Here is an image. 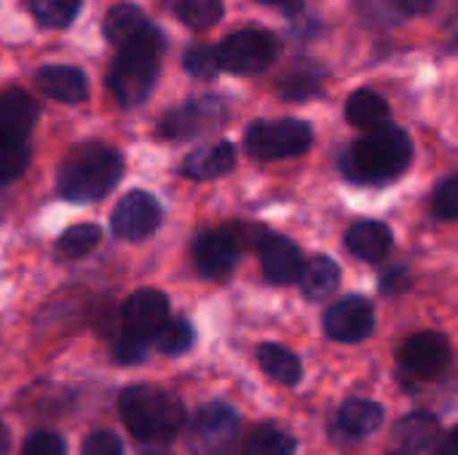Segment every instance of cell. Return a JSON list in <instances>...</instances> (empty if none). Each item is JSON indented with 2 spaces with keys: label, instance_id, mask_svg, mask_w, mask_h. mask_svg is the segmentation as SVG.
Here are the masks:
<instances>
[{
  "label": "cell",
  "instance_id": "obj_1",
  "mask_svg": "<svg viewBox=\"0 0 458 455\" xmlns=\"http://www.w3.org/2000/svg\"><path fill=\"white\" fill-rule=\"evenodd\" d=\"M123 174V158L115 147L102 142H83L67 153L56 172L59 196L72 204H91L105 198Z\"/></svg>",
  "mask_w": 458,
  "mask_h": 455
},
{
  "label": "cell",
  "instance_id": "obj_2",
  "mask_svg": "<svg viewBox=\"0 0 458 455\" xmlns=\"http://www.w3.org/2000/svg\"><path fill=\"white\" fill-rule=\"evenodd\" d=\"M164 54V32L156 24H145L129 43L118 48V56L107 72V86L121 107L142 105L158 78Z\"/></svg>",
  "mask_w": 458,
  "mask_h": 455
},
{
  "label": "cell",
  "instance_id": "obj_3",
  "mask_svg": "<svg viewBox=\"0 0 458 455\" xmlns=\"http://www.w3.org/2000/svg\"><path fill=\"white\" fill-rule=\"evenodd\" d=\"M413 161V142L400 126H381L357 139L341 158V169L352 182L381 185L400 177Z\"/></svg>",
  "mask_w": 458,
  "mask_h": 455
},
{
  "label": "cell",
  "instance_id": "obj_4",
  "mask_svg": "<svg viewBox=\"0 0 458 455\" xmlns=\"http://www.w3.org/2000/svg\"><path fill=\"white\" fill-rule=\"evenodd\" d=\"M121 418L134 440L148 445L172 442L182 424L185 408L180 397L156 386H129L121 394Z\"/></svg>",
  "mask_w": 458,
  "mask_h": 455
},
{
  "label": "cell",
  "instance_id": "obj_5",
  "mask_svg": "<svg viewBox=\"0 0 458 455\" xmlns=\"http://www.w3.org/2000/svg\"><path fill=\"white\" fill-rule=\"evenodd\" d=\"M314 142V131L301 118L258 121L244 134V150L258 161H282L303 156Z\"/></svg>",
  "mask_w": 458,
  "mask_h": 455
},
{
  "label": "cell",
  "instance_id": "obj_6",
  "mask_svg": "<svg viewBox=\"0 0 458 455\" xmlns=\"http://www.w3.org/2000/svg\"><path fill=\"white\" fill-rule=\"evenodd\" d=\"M215 56H217L220 70H228L236 75H255V72L268 70L276 62L279 40L268 29L247 27L223 38L220 46L215 48Z\"/></svg>",
  "mask_w": 458,
  "mask_h": 455
},
{
  "label": "cell",
  "instance_id": "obj_7",
  "mask_svg": "<svg viewBox=\"0 0 458 455\" xmlns=\"http://www.w3.org/2000/svg\"><path fill=\"white\" fill-rule=\"evenodd\" d=\"M239 434H242L239 413L225 402H209L199 410L193 421L191 442L204 455H225L239 442Z\"/></svg>",
  "mask_w": 458,
  "mask_h": 455
},
{
  "label": "cell",
  "instance_id": "obj_8",
  "mask_svg": "<svg viewBox=\"0 0 458 455\" xmlns=\"http://www.w3.org/2000/svg\"><path fill=\"white\" fill-rule=\"evenodd\" d=\"M403 370L416 381H435L451 365V343L443 333H419L411 335L400 349Z\"/></svg>",
  "mask_w": 458,
  "mask_h": 455
},
{
  "label": "cell",
  "instance_id": "obj_9",
  "mask_svg": "<svg viewBox=\"0 0 458 455\" xmlns=\"http://www.w3.org/2000/svg\"><path fill=\"white\" fill-rule=\"evenodd\" d=\"M161 225V204L148 190H131L126 193L110 217V228L123 241H142L153 236Z\"/></svg>",
  "mask_w": 458,
  "mask_h": 455
},
{
  "label": "cell",
  "instance_id": "obj_10",
  "mask_svg": "<svg viewBox=\"0 0 458 455\" xmlns=\"http://www.w3.org/2000/svg\"><path fill=\"white\" fill-rule=\"evenodd\" d=\"M376 330V308L362 295H346L325 314V333L338 343H360Z\"/></svg>",
  "mask_w": 458,
  "mask_h": 455
},
{
  "label": "cell",
  "instance_id": "obj_11",
  "mask_svg": "<svg viewBox=\"0 0 458 455\" xmlns=\"http://www.w3.org/2000/svg\"><path fill=\"white\" fill-rule=\"evenodd\" d=\"M239 255H242V247L236 244L228 228L201 233L193 247L199 274L215 282H223L233 274V268L239 265Z\"/></svg>",
  "mask_w": 458,
  "mask_h": 455
},
{
  "label": "cell",
  "instance_id": "obj_12",
  "mask_svg": "<svg viewBox=\"0 0 458 455\" xmlns=\"http://www.w3.org/2000/svg\"><path fill=\"white\" fill-rule=\"evenodd\" d=\"M220 115H223V102L217 97H201L185 102L182 107L169 110L158 121V134L166 139H191L199 137L207 126L217 123Z\"/></svg>",
  "mask_w": 458,
  "mask_h": 455
},
{
  "label": "cell",
  "instance_id": "obj_13",
  "mask_svg": "<svg viewBox=\"0 0 458 455\" xmlns=\"http://www.w3.org/2000/svg\"><path fill=\"white\" fill-rule=\"evenodd\" d=\"M169 316V300L158 290H137L123 303V327L126 335L137 341H150L156 333L166 324Z\"/></svg>",
  "mask_w": 458,
  "mask_h": 455
},
{
  "label": "cell",
  "instance_id": "obj_14",
  "mask_svg": "<svg viewBox=\"0 0 458 455\" xmlns=\"http://www.w3.org/2000/svg\"><path fill=\"white\" fill-rule=\"evenodd\" d=\"M437 440H440V418L419 410L397 421L389 442V455H429Z\"/></svg>",
  "mask_w": 458,
  "mask_h": 455
},
{
  "label": "cell",
  "instance_id": "obj_15",
  "mask_svg": "<svg viewBox=\"0 0 458 455\" xmlns=\"http://www.w3.org/2000/svg\"><path fill=\"white\" fill-rule=\"evenodd\" d=\"M38 113V102L24 88L0 91V142H27Z\"/></svg>",
  "mask_w": 458,
  "mask_h": 455
},
{
  "label": "cell",
  "instance_id": "obj_16",
  "mask_svg": "<svg viewBox=\"0 0 458 455\" xmlns=\"http://www.w3.org/2000/svg\"><path fill=\"white\" fill-rule=\"evenodd\" d=\"M260 268L271 284H293L301 276L303 257L301 249L287 236H266L260 241Z\"/></svg>",
  "mask_w": 458,
  "mask_h": 455
},
{
  "label": "cell",
  "instance_id": "obj_17",
  "mask_svg": "<svg viewBox=\"0 0 458 455\" xmlns=\"http://www.w3.org/2000/svg\"><path fill=\"white\" fill-rule=\"evenodd\" d=\"M38 88L64 105H78L89 97V80L78 67H67V64H48L43 70H38L35 75Z\"/></svg>",
  "mask_w": 458,
  "mask_h": 455
},
{
  "label": "cell",
  "instance_id": "obj_18",
  "mask_svg": "<svg viewBox=\"0 0 458 455\" xmlns=\"http://www.w3.org/2000/svg\"><path fill=\"white\" fill-rule=\"evenodd\" d=\"M233 166H236V147L223 139L193 150L182 161V174L191 180H217L233 172Z\"/></svg>",
  "mask_w": 458,
  "mask_h": 455
},
{
  "label": "cell",
  "instance_id": "obj_19",
  "mask_svg": "<svg viewBox=\"0 0 458 455\" xmlns=\"http://www.w3.org/2000/svg\"><path fill=\"white\" fill-rule=\"evenodd\" d=\"M346 249L360 260H381L392 249V231L384 223L362 220L346 231Z\"/></svg>",
  "mask_w": 458,
  "mask_h": 455
},
{
  "label": "cell",
  "instance_id": "obj_20",
  "mask_svg": "<svg viewBox=\"0 0 458 455\" xmlns=\"http://www.w3.org/2000/svg\"><path fill=\"white\" fill-rule=\"evenodd\" d=\"M301 292L311 300V303H322L327 300L341 282V268L333 257L327 255H314L303 268H301Z\"/></svg>",
  "mask_w": 458,
  "mask_h": 455
},
{
  "label": "cell",
  "instance_id": "obj_21",
  "mask_svg": "<svg viewBox=\"0 0 458 455\" xmlns=\"http://www.w3.org/2000/svg\"><path fill=\"white\" fill-rule=\"evenodd\" d=\"M346 121L357 129L376 131L389 121V102L373 88H360L346 99Z\"/></svg>",
  "mask_w": 458,
  "mask_h": 455
},
{
  "label": "cell",
  "instance_id": "obj_22",
  "mask_svg": "<svg viewBox=\"0 0 458 455\" xmlns=\"http://www.w3.org/2000/svg\"><path fill=\"white\" fill-rule=\"evenodd\" d=\"M384 424V408L370 400H349L338 410V426L346 437H368L378 432Z\"/></svg>",
  "mask_w": 458,
  "mask_h": 455
},
{
  "label": "cell",
  "instance_id": "obj_23",
  "mask_svg": "<svg viewBox=\"0 0 458 455\" xmlns=\"http://www.w3.org/2000/svg\"><path fill=\"white\" fill-rule=\"evenodd\" d=\"M258 362H260L263 373L271 381L282 383V386H298L301 378H303L301 359L293 351H287V349H282L276 343H263L258 349Z\"/></svg>",
  "mask_w": 458,
  "mask_h": 455
},
{
  "label": "cell",
  "instance_id": "obj_24",
  "mask_svg": "<svg viewBox=\"0 0 458 455\" xmlns=\"http://www.w3.org/2000/svg\"><path fill=\"white\" fill-rule=\"evenodd\" d=\"M145 24H148V19H145V13H142L137 5L121 3V5H113V8L107 11V16H105V21H102V32H105L107 43H113V46L121 48V46L129 43Z\"/></svg>",
  "mask_w": 458,
  "mask_h": 455
},
{
  "label": "cell",
  "instance_id": "obj_25",
  "mask_svg": "<svg viewBox=\"0 0 458 455\" xmlns=\"http://www.w3.org/2000/svg\"><path fill=\"white\" fill-rule=\"evenodd\" d=\"M295 453V437L279 426V424H263L258 426L247 440L242 455H293Z\"/></svg>",
  "mask_w": 458,
  "mask_h": 455
},
{
  "label": "cell",
  "instance_id": "obj_26",
  "mask_svg": "<svg viewBox=\"0 0 458 455\" xmlns=\"http://www.w3.org/2000/svg\"><path fill=\"white\" fill-rule=\"evenodd\" d=\"M99 236H102V233H99V228H97V225H91V223H81V225L67 228V231L59 236L56 249H59V255H62V257H67V260H81V257H86L89 252H94V249H97Z\"/></svg>",
  "mask_w": 458,
  "mask_h": 455
},
{
  "label": "cell",
  "instance_id": "obj_27",
  "mask_svg": "<svg viewBox=\"0 0 458 455\" xmlns=\"http://www.w3.org/2000/svg\"><path fill=\"white\" fill-rule=\"evenodd\" d=\"M177 19L188 24L191 29H209L217 24L225 13L223 0H180L177 3Z\"/></svg>",
  "mask_w": 458,
  "mask_h": 455
},
{
  "label": "cell",
  "instance_id": "obj_28",
  "mask_svg": "<svg viewBox=\"0 0 458 455\" xmlns=\"http://www.w3.org/2000/svg\"><path fill=\"white\" fill-rule=\"evenodd\" d=\"M196 343V330L191 327L188 319H174L166 322L158 333H156V346L161 354L166 357H180L185 351H191Z\"/></svg>",
  "mask_w": 458,
  "mask_h": 455
},
{
  "label": "cell",
  "instance_id": "obj_29",
  "mask_svg": "<svg viewBox=\"0 0 458 455\" xmlns=\"http://www.w3.org/2000/svg\"><path fill=\"white\" fill-rule=\"evenodd\" d=\"M30 8L35 19L46 27H70L72 19L78 16L81 0H30Z\"/></svg>",
  "mask_w": 458,
  "mask_h": 455
},
{
  "label": "cell",
  "instance_id": "obj_30",
  "mask_svg": "<svg viewBox=\"0 0 458 455\" xmlns=\"http://www.w3.org/2000/svg\"><path fill=\"white\" fill-rule=\"evenodd\" d=\"M30 156L27 142H0V185L21 177L30 166Z\"/></svg>",
  "mask_w": 458,
  "mask_h": 455
},
{
  "label": "cell",
  "instance_id": "obj_31",
  "mask_svg": "<svg viewBox=\"0 0 458 455\" xmlns=\"http://www.w3.org/2000/svg\"><path fill=\"white\" fill-rule=\"evenodd\" d=\"M319 83H322V75L314 72V70H301V72H290L282 86H279V94L282 99L287 102H306L309 97H314L319 91Z\"/></svg>",
  "mask_w": 458,
  "mask_h": 455
},
{
  "label": "cell",
  "instance_id": "obj_32",
  "mask_svg": "<svg viewBox=\"0 0 458 455\" xmlns=\"http://www.w3.org/2000/svg\"><path fill=\"white\" fill-rule=\"evenodd\" d=\"M182 67L193 75V78H201V80H209L217 75V56H215V48L207 46V43H193L185 56H182Z\"/></svg>",
  "mask_w": 458,
  "mask_h": 455
},
{
  "label": "cell",
  "instance_id": "obj_33",
  "mask_svg": "<svg viewBox=\"0 0 458 455\" xmlns=\"http://www.w3.org/2000/svg\"><path fill=\"white\" fill-rule=\"evenodd\" d=\"M432 212H435V217H440V220H445V223H451V220H456L458 217L456 174L445 177V180L437 185V190H435V196H432Z\"/></svg>",
  "mask_w": 458,
  "mask_h": 455
},
{
  "label": "cell",
  "instance_id": "obj_34",
  "mask_svg": "<svg viewBox=\"0 0 458 455\" xmlns=\"http://www.w3.org/2000/svg\"><path fill=\"white\" fill-rule=\"evenodd\" d=\"M21 455H67V442L56 432H35L27 437Z\"/></svg>",
  "mask_w": 458,
  "mask_h": 455
},
{
  "label": "cell",
  "instance_id": "obj_35",
  "mask_svg": "<svg viewBox=\"0 0 458 455\" xmlns=\"http://www.w3.org/2000/svg\"><path fill=\"white\" fill-rule=\"evenodd\" d=\"M83 455H123V442L118 440L115 432H107V429H99V432H91L86 440H83Z\"/></svg>",
  "mask_w": 458,
  "mask_h": 455
},
{
  "label": "cell",
  "instance_id": "obj_36",
  "mask_svg": "<svg viewBox=\"0 0 458 455\" xmlns=\"http://www.w3.org/2000/svg\"><path fill=\"white\" fill-rule=\"evenodd\" d=\"M113 357L121 362V365H137L148 357V349H145V341H137L131 335H123L121 341H115L113 346Z\"/></svg>",
  "mask_w": 458,
  "mask_h": 455
},
{
  "label": "cell",
  "instance_id": "obj_37",
  "mask_svg": "<svg viewBox=\"0 0 458 455\" xmlns=\"http://www.w3.org/2000/svg\"><path fill=\"white\" fill-rule=\"evenodd\" d=\"M392 5V11H400L405 16H419V13H427L435 0H386Z\"/></svg>",
  "mask_w": 458,
  "mask_h": 455
},
{
  "label": "cell",
  "instance_id": "obj_38",
  "mask_svg": "<svg viewBox=\"0 0 458 455\" xmlns=\"http://www.w3.org/2000/svg\"><path fill=\"white\" fill-rule=\"evenodd\" d=\"M408 284H411V276L405 274V271H389V274H384V279H381V290L386 292V295H392V292H403V290H408Z\"/></svg>",
  "mask_w": 458,
  "mask_h": 455
},
{
  "label": "cell",
  "instance_id": "obj_39",
  "mask_svg": "<svg viewBox=\"0 0 458 455\" xmlns=\"http://www.w3.org/2000/svg\"><path fill=\"white\" fill-rule=\"evenodd\" d=\"M437 455H458V429H451L445 440L437 445Z\"/></svg>",
  "mask_w": 458,
  "mask_h": 455
},
{
  "label": "cell",
  "instance_id": "obj_40",
  "mask_svg": "<svg viewBox=\"0 0 458 455\" xmlns=\"http://www.w3.org/2000/svg\"><path fill=\"white\" fill-rule=\"evenodd\" d=\"M279 8H282V13H284V16H290V19H293V16H298V13L303 11V0H284Z\"/></svg>",
  "mask_w": 458,
  "mask_h": 455
},
{
  "label": "cell",
  "instance_id": "obj_41",
  "mask_svg": "<svg viewBox=\"0 0 458 455\" xmlns=\"http://www.w3.org/2000/svg\"><path fill=\"white\" fill-rule=\"evenodd\" d=\"M11 451V432L0 424V455H5Z\"/></svg>",
  "mask_w": 458,
  "mask_h": 455
},
{
  "label": "cell",
  "instance_id": "obj_42",
  "mask_svg": "<svg viewBox=\"0 0 458 455\" xmlns=\"http://www.w3.org/2000/svg\"><path fill=\"white\" fill-rule=\"evenodd\" d=\"M258 3H263V5H282L284 0H258Z\"/></svg>",
  "mask_w": 458,
  "mask_h": 455
}]
</instances>
